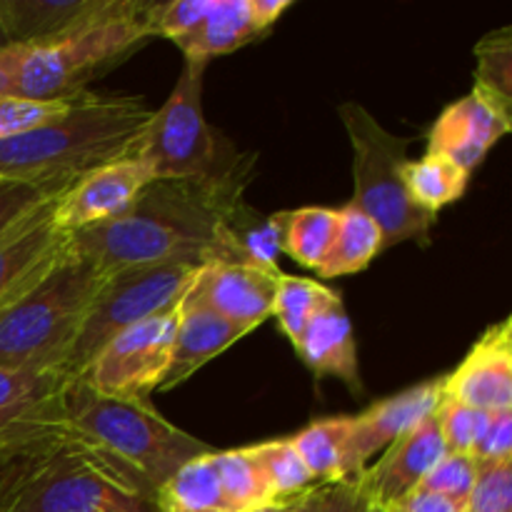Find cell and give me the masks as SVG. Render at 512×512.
<instances>
[{"label": "cell", "instance_id": "1", "mask_svg": "<svg viewBox=\"0 0 512 512\" xmlns=\"http://www.w3.org/2000/svg\"><path fill=\"white\" fill-rule=\"evenodd\" d=\"M248 170L223 180H153L118 218L70 233V248L103 273L130 265L245 263L240 228Z\"/></svg>", "mask_w": 512, "mask_h": 512}, {"label": "cell", "instance_id": "2", "mask_svg": "<svg viewBox=\"0 0 512 512\" xmlns=\"http://www.w3.org/2000/svg\"><path fill=\"white\" fill-rule=\"evenodd\" d=\"M150 118L143 98L78 95L58 118L0 140V180L73 185L100 165L128 158Z\"/></svg>", "mask_w": 512, "mask_h": 512}, {"label": "cell", "instance_id": "3", "mask_svg": "<svg viewBox=\"0 0 512 512\" xmlns=\"http://www.w3.org/2000/svg\"><path fill=\"white\" fill-rule=\"evenodd\" d=\"M0 512H160L68 428L0 455Z\"/></svg>", "mask_w": 512, "mask_h": 512}, {"label": "cell", "instance_id": "4", "mask_svg": "<svg viewBox=\"0 0 512 512\" xmlns=\"http://www.w3.org/2000/svg\"><path fill=\"white\" fill-rule=\"evenodd\" d=\"M65 428L118 468L140 493L155 500L165 480L185 463L210 453V445L165 420L148 400L95 393L83 378L68 383Z\"/></svg>", "mask_w": 512, "mask_h": 512}, {"label": "cell", "instance_id": "5", "mask_svg": "<svg viewBox=\"0 0 512 512\" xmlns=\"http://www.w3.org/2000/svg\"><path fill=\"white\" fill-rule=\"evenodd\" d=\"M108 273L68 248L58 263L0 310V368H65L73 340Z\"/></svg>", "mask_w": 512, "mask_h": 512}, {"label": "cell", "instance_id": "6", "mask_svg": "<svg viewBox=\"0 0 512 512\" xmlns=\"http://www.w3.org/2000/svg\"><path fill=\"white\" fill-rule=\"evenodd\" d=\"M148 3L115 0L110 10L45 45H18L10 95L30 100H73L113 63L153 40Z\"/></svg>", "mask_w": 512, "mask_h": 512}, {"label": "cell", "instance_id": "7", "mask_svg": "<svg viewBox=\"0 0 512 512\" xmlns=\"http://www.w3.org/2000/svg\"><path fill=\"white\" fill-rule=\"evenodd\" d=\"M208 63L185 60L180 78L163 108L153 110L130 158L140 160L155 180H223L245 173L250 158L218 138L203 113V78Z\"/></svg>", "mask_w": 512, "mask_h": 512}, {"label": "cell", "instance_id": "8", "mask_svg": "<svg viewBox=\"0 0 512 512\" xmlns=\"http://www.w3.org/2000/svg\"><path fill=\"white\" fill-rule=\"evenodd\" d=\"M340 120L353 148L355 193L350 203L363 210L383 235V250L415 240L428 245L435 215L413 203L403 180L408 140L388 133L363 105H340Z\"/></svg>", "mask_w": 512, "mask_h": 512}, {"label": "cell", "instance_id": "9", "mask_svg": "<svg viewBox=\"0 0 512 512\" xmlns=\"http://www.w3.org/2000/svg\"><path fill=\"white\" fill-rule=\"evenodd\" d=\"M198 270L188 265H130L108 273L75 335L65 370L80 378L115 335L175 308Z\"/></svg>", "mask_w": 512, "mask_h": 512}, {"label": "cell", "instance_id": "10", "mask_svg": "<svg viewBox=\"0 0 512 512\" xmlns=\"http://www.w3.org/2000/svg\"><path fill=\"white\" fill-rule=\"evenodd\" d=\"M178 305L115 335L80 378L95 393L123 400H148L163 380L173 350Z\"/></svg>", "mask_w": 512, "mask_h": 512}, {"label": "cell", "instance_id": "11", "mask_svg": "<svg viewBox=\"0 0 512 512\" xmlns=\"http://www.w3.org/2000/svg\"><path fill=\"white\" fill-rule=\"evenodd\" d=\"M65 368H0V455L65 428Z\"/></svg>", "mask_w": 512, "mask_h": 512}, {"label": "cell", "instance_id": "12", "mask_svg": "<svg viewBox=\"0 0 512 512\" xmlns=\"http://www.w3.org/2000/svg\"><path fill=\"white\" fill-rule=\"evenodd\" d=\"M443 400V378L425 380L413 388L395 393L370 405L365 413L348 418L345 438V478H358L370 460L388 450L395 440L433 418Z\"/></svg>", "mask_w": 512, "mask_h": 512}, {"label": "cell", "instance_id": "13", "mask_svg": "<svg viewBox=\"0 0 512 512\" xmlns=\"http://www.w3.org/2000/svg\"><path fill=\"white\" fill-rule=\"evenodd\" d=\"M153 180V173L130 155L100 165L60 195L53 208V223L68 235L108 223L123 215Z\"/></svg>", "mask_w": 512, "mask_h": 512}, {"label": "cell", "instance_id": "14", "mask_svg": "<svg viewBox=\"0 0 512 512\" xmlns=\"http://www.w3.org/2000/svg\"><path fill=\"white\" fill-rule=\"evenodd\" d=\"M510 128L512 110L473 88V93L455 100L435 120L428 133V153L443 155L465 173H473Z\"/></svg>", "mask_w": 512, "mask_h": 512}, {"label": "cell", "instance_id": "15", "mask_svg": "<svg viewBox=\"0 0 512 512\" xmlns=\"http://www.w3.org/2000/svg\"><path fill=\"white\" fill-rule=\"evenodd\" d=\"M280 275V270L275 273L248 263H213L198 270L188 293L220 318L253 333L273 315Z\"/></svg>", "mask_w": 512, "mask_h": 512}, {"label": "cell", "instance_id": "16", "mask_svg": "<svg viewBox=\"0 0 512 512\" xmlns=\"http://www.w3.org/2000/svg\"><path fill=\"white\" fill-rule=\"evenodd\" d=\"M443 395L483 413L512 410V318L485 330L463 363L443 378Z\"/></svg>", "mask_w": 512, "mask_h": 512}, {"label": "cell", "instance_id": "17", "mask_svg": "<svg viewBox=\"0 0 512 512\" xmlns=\"http://www.w3.org/2000/svg\"><path fill=\"white\" fill-rule=\"evenodd\" d=\"M58 198L0 238V310L33 288L68 248V233L53 223Z\"/></svg>", "mask_w": 512, "mask_h": 512}, {"label": "cell", "instance_id": "18", "mask_svg": "<svg viewBox=\"0 0 512 512\" xmlns=\"http://www.w3.org/2000/svg\"><path fill=\"white\" fill-rule=\"evenodd\" d=\"M445 453L448 450L433 415L383 450V455L358 475V483L385 508L418 490L425 475L438 465Z\"/></svg>", "mask_w": 512, "mask_h": 512}, {"label": "cell", "instance_id": "19", "mask_svg": "<svg viewBox=\"0 0 512 512\" xmlns=\"http://www.w3.org/2000/svg\"><path fill=\"white\" fill-rule=\"evenodd\" d=\"M245 335H250L248 330L220 318L215 310L185 293L178 303V325H175L170 363L158 390L165 393V390L178 388L190 375L198 373L205 363L218 358L223 350L233 348Z\"/></svg>", "mask_w": 512, "mask_h": 512}, {"label": "cell", "instance_id": "20", "mask_svg": "<svg viewBox=\"0 0 512 512\" xmlns=\"http://www.w3.org/2000/svg\"><path fill=\"white\" fill-rule=\"evenodd\" d=\"M115 0H0L10 45H45L90 23Z\"/></svg>", "mask_w": 512, "mask_h": 512}, {"label": "cell", "instance_id": "21", "mask_svg": "<svg viewBox=\"0 0 512 512\" xmlns=\"http://www.w3.org/2000/svg\"><path fill=\"white\" fill-rule=\"evenodd\" d=\"M293 345L313 373L335 375L353 390L363 388L353 323L345 313L340 295L310 320L308 328L300 333V338Z\"/></svg>", "mask_w": 512, "mask_h": 512}, {"label": "cell", "instance_id": "22", "mask_svg": "<svg viewBox=\"0 0 512 512\" xmlns=\"http://www.w3.org/2000/svg\"><path fill=\"white\" fill-rule=\"evenodd\" d=\"M260 35L263 30L250 13V0H213L205 18L188 35L175 40V45L183 50L185 60L208 63L215 55L233 53Z\"/></svg>", "mask_w": 512, "mask_h": 512}, {"label": "cell", "instance_id": "23", "mask_svg": "<svg viewBox=\"0 0 512 512\" xmlns=\"http://www.w3.org/2000/svg\"><path fill=\"white\" fill-rule=\"evenodd\" d=\"M380 253H383V235H380L378 225L363 210L348 203L338 210V228H335L333 245L320 263L318 275L325 280H333L360 273Z\"/></svg>", "mask_w": 512, "mask_h": 512}, {"label": "cell", "instance_id": "24", "mask_svg": "<svg viewBox=\"0 0 512 512\" xmlns=\"http://www.w3.org/2000/svg\"><path fill=\"white\" fill-rule=\"evenodd\" d=\"M215 450L185 463L155 495L160 512H233L220 488Z\"/></svg>", "mask_w": 512, "mask_h": 512}, {"label": "cell", "instance_id": "25", "mask_svg": "<svg viewBox=\"0 0 512 512\" xmlns=\"http://www.w3.org/2000/svg\"><path fill=\"white\" fill-rule=\"evenodd\" d=\"M280 228V250L298 260L303 268L318 270L333 245L338 210L300 208L275 215Z\"/></svg>", "mask_w": 512, "mask_h": 512}, {"label": "cell", "instance_id": "26", "mask_svg": "<svg viewBox=\"0 0 512 512\" xmlns=\"http://www.w3.org/2000/svg\"><path fill=\"white\" fill-rule=\"evenodd\" d=\"M213 460L215 468H218L225 503H228L230 510L255 512L278 505L253 448L215 450Z\"/></svg>", "mask_w": 512, "mask_h": 512}, {"label": "cell", "instance_id": "27", "mask_svg": "<svg viewBox=\"0 0 512 512\" xmlns=\"http://www.w3.org/2000/svg\"><path fill=\"white\" fill-rule=\"evenodd\" d=\"M468 178L470 173H465L443 155L425 153L420 160H408L403 168L410 198L430 215H438L440 208L455 203L468 188Z\"/></svg>", "mask_w": 512, "mask_h": 512}, {"label": "cell", "instance_id": "28", "mask_svg": "<svg viewBox=\"0 0 512 512\" xmlns=\"http://www.w3.org/2000/svg\"><path fill=\"white\" fill-rule=\"evenodd\" d=\"M345 438L348 418H325L315 420L288 440L315 483H328L345 478Z\"/></svg>", "mask_w": 512, "mask_h": 512}, {"label": "cell", "instance_id": "29", "mask_svg": "<svg viewBox=\"0 0 512 512\" xmlns=\"http://www.w3.org/2000/svg\"><path fill=\"white\" fill-rule=\"evenodd\" d=\"M338 298L335 290L318 283L313 278H300V275H280L278 293H275L273 315L278 320L280 330L288 335L290 343L300 338L310 320L328 308Z\"/></svg>", "mask_w": 512, "mask_h": 512}, {"label": "cell", "instance_id": "30", "mask_svg": "<svg viewBox=\"0 0 512 512\" xmlns=\"http://www.w3.org/2000/svg\"><path fill=\"white\" fill-rule=\"evenodd\" d=\"M475 90L512 110V28L493 30L475 45Z\"/></svg>", "mask_w": 512, "mask_h": 512}, {"label": "cell", "instance_id": "31", "mask_svg": "<svg viewBox=\"0 0 512 512\" xmlns=\"http://www.w3.org/2000/svg\"><path fill=\"white\" fill-rule=\"evenodd\" d=\"M250 448H253L270 488H273L278 505H285L295 495L305 493L310 485H315L313 475L308 473L290 440H268V443L250 445Z\"/></svg>", "mask_w": 512, "mask_h": 512}, {"label": "cell", "instance_id": "32", "mask_svg": "<svg viewBox=\"0 0 512 512\" xmlns=\"http://www.w3.org/2000/svg\"><path fill=\"white\" fill-rule=\"evenodd\" d=\"M283 512H385L383 505L358 483V478L310 485L283 505Z\"/></svg>", "mask_w": 512, "mask_h": 512}, {"label": "cell", "instance_id": "33", "mask_svg": "<svg viewBox=\"0 0 512 512\" xmlns=\"http://www.w3.org/2000/svg\"><path fill=\"white\" fill-rule=\"evenodd\" d=\"M70 185L65 183H18L0 180V238L28 215L43 208L50 200L60 198Z\"/></svg>", "mask_w": 512, "mask_h": 512}, {"label": "cell", "instance_id": "34", "mask_svg": "<svg viewBox=\"0 0 512 512\" xmlns=\"http://www.w3.org/2000/svg\"><path fill=\"white\" fill-rule=\"evenodd\" d=\"M475 478H478V460H475L473 455L445 453L443 458L438 460V465L425 475V480L420 483L418 490L440 495V498L450 500V503L460 505V508L465 510V503H468Z\"/></svg>", "mask_w": 512, "mask_h": 512}, {"label": "cell", "instance_id": "35", "mask_svg": "<svg viewBox=\"0 0 512 512\" xmlns=\"http://www.w3.org/2000/svg\"><path fill=\"white\" fill-rule=\"evenodd\" d=\"M488 418L490 413L468 408L463 403H455V400L445 398V395L440 400L438 410H435V420H438L440 435H443V443L448 453L473 455L475 443H478Z\"/></svg>", "mask_w": 512, "mask_h": 512}, {"label": "cell", "instance_id": "36", "mask_svg": "<svg viewBox=\"0 0 512 512\" xmlns=\"http://www.w3.org/2000/svg\"><path fill=\"white\" fill-rule=\"evenodd\" d=\"M463 512H512V460L478 463V478Z\"/></svg>", "mask_w": 512, "mask_h": 512}, {"label": "cell", "instance_id": "37", "mask_svg": "<svg viewBox=\"0 0 512 512\" xmlns=\"http://www.w3.org/2000/svg\"><path fill=\"white\" fill-rule=\"evenodd\" d=\"M70 100H30L20 95H0V140L15 138L30 128L58 118Z\"/></svg>", "mask_w": 512, "mask_h": 512}, {"label": "cell", "instance_id": "38", "mask_svg": "<svg viewBox=\"0 0 512 512\" xmlns=\"http://www.w3.org/2000/svg\"><path fill=\"white\" fill-rule=\"evenodd\" d=\"M478 463H503L512 460V410L490 413L483 433L473 448Z\"/></svg>", "mask_w": 512, "mask_h": 512}, {"label": "cell", "instance_id": "39", "mask_svg": "<svg viewBox=\"0 0 512 512\" xmlns=\"http://www.w3.org/2000/svg\"><path fill=\"white\" fill-rule=\"evenodd\" d=\"M385 512H463V508L440 495L425 493V490H413L405 498L385 505Z\"/></svg>", "mask_w": 512, "mask_h": 512}, {"label": "cell", "instance_id": "40", "mask_svg": "<svg viewBox=\"0 0 512 512\" xmlns=\"http://www.w3.org/2000/svg\"><path fill=\"white\" fill-rule=\"evenodd\" d=\"M290 8V0H250V13L263 33H268L275 25V20Z\"/></svg>", "mask_w": 512, "mask_h": 512}, {"label": "cell", "instance_id": "41", "mask_svg": "<svg viewBox=\"0 0 512 512\" xmlns=\"http://www.w3.org/2000/svg\"><path fill=\"white\" fill-rule=\"evenodd\" d=\"M18 45L0 50V95H10V85H13L15 65H18Z\"/></svg>", "mask_w": 512, "mask_h": 512}, {"label": "cell", "instance_id": "42", "mask_svg": "<svg viewBox=\"0 0 512 512\" xmlns=\"http://www.w3.org/2000/svg\"><path fill=\"white\" fill-rule=\"evenodd\" d=\"M5 48H10V40H8V33H5V28H3V20H0V50H5Z\"/></svg>", "mask_w": 512, "mask_h": 512}, {"label": "cell", "instance_id": "43", "mask_svg": "<svg viewBox=\"0 0 512 512\" xmlns=\"http://www.w3.org/2000/svg\"><path fill=\"white\" fill-rule=\"evenodd\" d=\"M255 512H283V505H273V508H263V510H255Z\"/></svg>", "mask_w": 512, "mask_h": 512}]
</instances>
